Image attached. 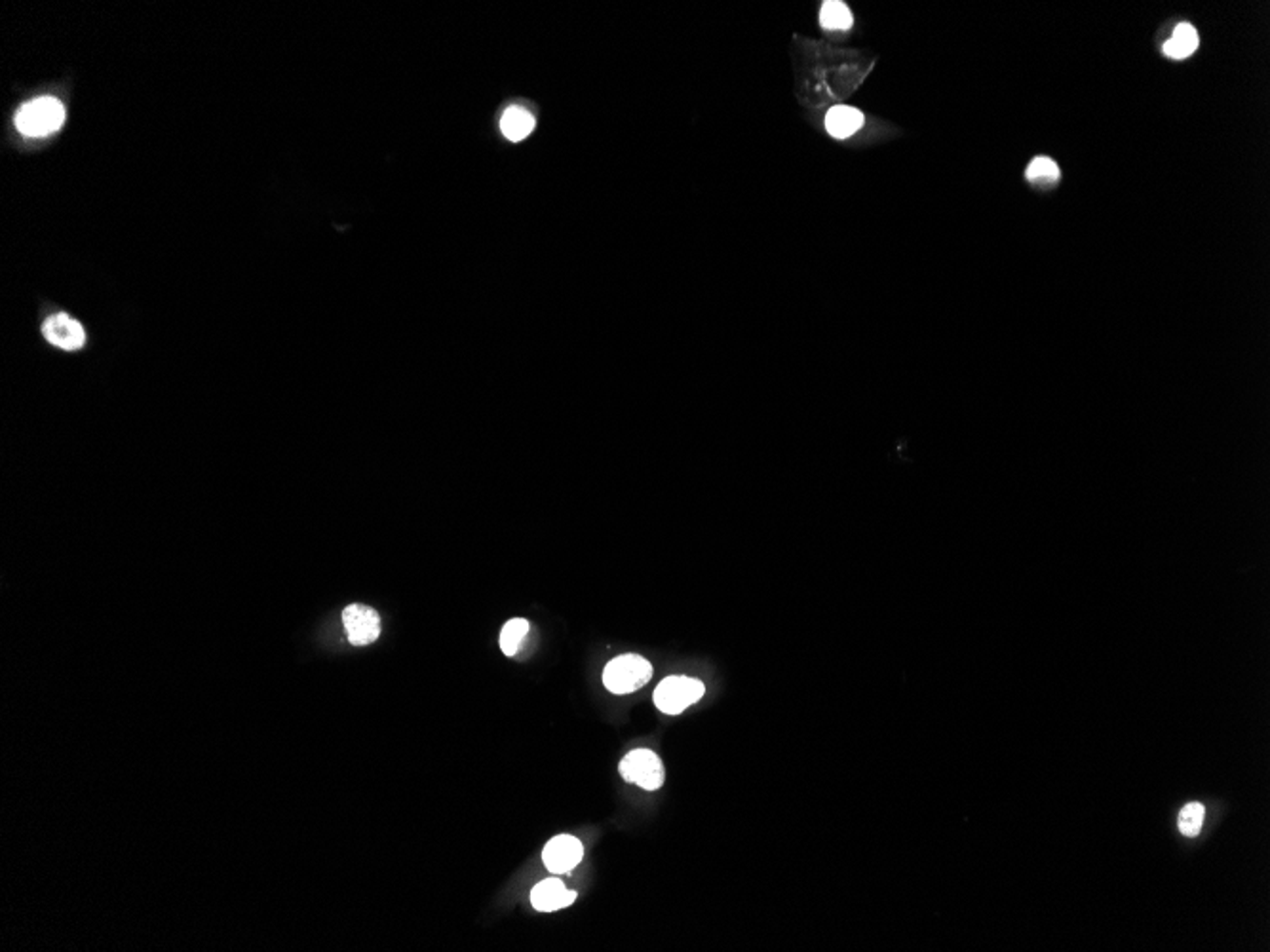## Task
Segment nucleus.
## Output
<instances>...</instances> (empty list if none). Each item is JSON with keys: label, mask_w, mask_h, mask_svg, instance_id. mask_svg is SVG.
<instances>
[{"label": "nucleus", "mask_w": 1270, "mask_h": 952, "mask_svg": "<svg viewBox=\"0 0 1270 952\" xmlns=\"http://www.w3.org/2000/svg\"><path fill=\"white\" fill-rule=\"evenodd\" d=\"M820 23L824 29L845 30L852 27V11L843 2H826L820 10Z\"/></svg>", "instance_id": "f8f14e48"}, {"label": "nucleus", "mask_w": 1270, "mask_h": 952, "mask_svg": "<svg viewBox=\"0 0 1270 952\" xmlns=\"http://www.w3.org/2000/svg\"><path fill=\"white\" fill-rule=\"evenodd\" d=\"M706 688L698 679L671 675L664 679L654 690V705L666 715H679L688 705L702 699Z\"/></svg>", "instance_id": "7ed1b4c3"}, {"label": "nucleus", "mask_w": 1270, "mask_h": 952, "mask_svg": "<svg viewBox=\"0 0 1270 952\" xmlns=\"http://www.w3.org/2000/svg\"><path fill=\"white\" fill-rule=\"evenodd\" d=\"M652 679V665L648 659L626 654L611 659L604 671V684L613 694H630L645 686Z\"/></svg>", "instance_id": "f03ea898"}, {"label": "nucleus", "mask_w": 1270, "mask_h": 952, "mask_svg": "<svg viewBox=\"0 0 1270 952\" xmlns=\"http://www.w3.org/2000/svg\"><path fill=\"white\" fill-rule=\"evenodd\" d=\"M529 630H531V626L523 618L508 620L504 624L502 632H501V650L506 656H516L520 646H522V640L525 638V635L529 634Z\"/></svg>", "instance_id": "ddd939ff"}, {"label": "nucleus", "mask_w": 1270, "mask_h": 952, "mask_svg": "<svg viewBox=\"0 0 1270 952\" xmlns=\"http://www.w3.org/2000/svg\"><path fill=\"white\" fill-rule=\"evenodd\" d=\"M864 126V114L847 105L833 107L826 116V128L835 139H847Z\"/></svg>", "instance_id": "1a4fd4ad"}, {"label": "nucleus", "mask_w": 1270, "mask_h": 952, "mask_svg": "<svg viewBox=\"0 0 1270 952\" xmlns=\"http://www.w3.org/2000/svg\"><path fill=\"white\" fill-rule=\"evenodd\" d=\"M623 778L645 791H656L664 783V764L650 749H634L619 764Z\"/></svg>", "instance_id": "20e7f679"}, {"label": "nucleus", "mask_w": 1270, "mask_h": 952, "mask_svg": "<svg viewBox=\"0 0 1270 952\" xmlns=\"http://www.w3.org/2000/svg\"><path fill=\"white\" fill-rule=\"evenodd\" d=\"M1198 48V32L1189 23H1179L1174 36L1164 44V53L1174 59L1189 57Z\"/></svg>", "instance_id": "9b49d317"}, {"label": "nucleus", "mask_w": 1270, "mask_h": 952, "mask_svg": "<svg viewBox=\"0 0 1270 952\" xmlns=\"http://www.w3.org/2000/svg\"><path fill=\"white\" fill-rule=\"evenodd\" d=\"M65 122V107L59 99L44 95L27 101L15 112V128L27 137H44L57 132Z\"/></svg>", "instance_id": "f257e3e1"}, {"label": "nucleus", "mask_w": 1270, "mask_h": 952, "mask_svg": "<svg viewBox=\"0 0 1270 952\" xmlns=\"http://www.w3.org/2000/svg\"><path fill=\"white\" fill-rule=\"evenodd\" d=\"M584 856V848L579 839L569 837V835H560L554 837L543 850V860L544 865L550 873L563 875L573 871Z\"/></svg>", "instance_id": "39448f33"}, {"label": "nucleus", "mask_w": 1270, "mask_h": 952, "mask_svg": "<svg viewBox=\"0 0 1270 952\" xmlns=\"http://www.w3.org/2000/svg\"><path fill=\"white\" fill-rule=\"evenodd\" d=\"M501 130L506 139L522 141L535 130V118L522 107H512L502 114Z\"/></svg>", "instance_id": "9d476101"}, {"label": "nucleus", "mask_w": 1270, "mask_h": 952, "mask_svg": "<svg viewBox=\"0 0 1270 952\" xmlns=\"http://www.w3.org/2000/svg\"><path fill=\"white\" fill-rule=\"evenodd\" d=\"M575 901H577V892L567 890L560 879L543 881L531 892V903L541 913H554L573 905Z\"/></svg>", "instance_id": "6e6552de"}, {"label": "nucleus", "mask_w": 1270, "mask_h": 952, "mask_svg": "<svg viewBox=\"0 0 1270 952\" xmlns=\"http://www.w3.org/2000/svg\"><path fill=\"white\" fill-rule=\"evenodd\" d=\"M1204 806L1200 802H1189L1178 820V827L1185 837H1197L1204 823Z\"/></svg>", "instance_id": "4468645a"}, {"label": "nucleus", "mask_w": 1270, "mask_h": 952, "mask_svg": "<svg viewBox=\"0 0 1270 952\" xmlns=\"http://www.w3.org/2000/svg\"><path fill=\"white\" fill-rule=\"evenodd\" d=\"M1059 177V168L1055 166L1054 160L1046 156H1038L1033 160V164L1027 168V179L1034 183H1055Z\"/></svg>", "instance_id": "2eb2a0df"}, {"label": "nucleus", "mask_w": 1270, "mask_h": 952, "mask_svg": "<svg viewBox=\"0 0 1270 952\" xmlns=\"http://www.w3.org/2000/svg\"><path fill=\"white\" fill-rule=\"evenodd\" d=\"M342 624L346 637L356 646L371 644L380 635V618L377 611L365 605H350L342 611Z\"/></svg>", "instance_id": "423d86ee"}, {"label": "nucleus", "mask_w": 1270, "mask_h": 952, "mask_svg": "<svg viewBox=\"0 0 1270 952\" xmlns=\"http://www.w3.org/2000/svg\"><path fill=\"white\" fill-rule=\"evenodd\" d=\"M42 333L50 344L69 352L82 348L86 342L84 327L80 325V321H76L69 314H53L48 317L42 325Z\"/></svg>", "instance_id": "0eeeda50"}]
</instances>
